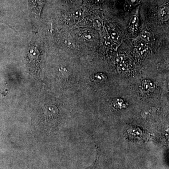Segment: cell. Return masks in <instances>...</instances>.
Masks as SVG:
<instances>
[{"mask_svg": "<svg viewBox=\"0 0 169 169\" xmlns=\"http://www.w3.org/2000/svg\"><path fill=\"white\" fill-rule=\"evenodd\" d=\"M27 55L28 63L31 69L37 71L40 63V49L36 46L30 45Z\"/></svg>", "mask_w": 169, "mask_h": 169, "instance_id": "cell-1", "label": "cell"}, {"mask_svg": "<svg viewBox=\"0 0 169 169\" xmlns=\"http://www.w3.org/2000/svg\"><path fill=\"white\" fill-rule=\"evenodd\" d=\"M45 1L46 0H29L31 10L38 17L41 15Z\"/></svg>", "mask_w": 169, "mask_h": 169, "instance_id": "cell-2", "label": "cell"}, {"mask_svg": "<svg viewBox=\"0 0 169 169\" xmlns=\"http://www.w3.org/2000/svg\"><path fill=\"white\" fill-rule=\"evenodd\" d=\"M139 22L138 10H137L136 13L132 15L130 20L129 29L132 33H134L138 30Z\"/></svg>", "mask_w": 169, "mask_h": 169, "instance_id": "cell-3", "label": "cell"}, {"mask_svg": "<svg viewBox=\"0 0 169 169\" xmlns=\"http://www.w3.org/2000/svg\"><path fill=\"white\" fill-rule=\"evenodd\" d=\"M140 2V0H126L124 5L125 10H129L137 6Z\"/></svg>", "mask_w": 169, "mask_h": 169, "instance_id": "cell-4", "label": "cell"}, {"mask_svg": "<svg viewBox=\"0 0 169 169\" xmlns=\"http://www.w3.org/2000/svg\"><path fill=\"white\" fill-rule=\"evenodd\" d=\"M160 17L163 21H167L169 18V8L164 7L160 10Z\"/></svg>", "mask_w": 169, "mask_h": 169, "instance_id": "cell-5", "label": "cell"}, {"mask_svg": "<svg viewBox=\"0 0 169 169\" xmlns=\"http://www.w3.org/2000/svg\"><path fill=\"white\" fill-rule=\"evenodd\" d=\"M140 37L143 41L147 42L151 41L152 40V35L150 34L149 32L147 31H144L141 33Z\"/></svg>", "mask_w": 169, "mask_h": 169, "instance_id": "cell-6", "label": "cell"}, {"mask_svg": "<svg viewBox=\"0 0 169 169\" xmlns=\"http://www.w3.org/2000/svg\"><path fill=\"white\" fill-rule=\"evenodd\" d=\"M114 106L116 108H122L125 107V104H124V101L121 99H116L113 101Z\"/></svg>", "mask_w": 169, "mask_h": 169, "instance_id": "cell-7", "label": "cell"}, {"mask_svg": "<svg viewBox=\"0 0 169 169\" xmlns=\"http://www.w3.org/2000/svg\"><path fill=\"white\" fill-rule=\"evenodd\" d=\"M117 69L120 73H126L128 70V67L124 63H121L117 66Z\"/></svg>", "mask_w": 169, "mask_h": 169, "instance_id": "cell-8", "label": "cell"}, {"mask_svg": "<svg viewBox=\"0 0 169 169\" xmlns=\"http://www.w3.org/2000/svg\"><path fill=\"white\" fill-rule=\"evenodd\" d=\"M103 23L100 18H96L93 22V26L97 30H99L102 27Z\"/></svg>", "mask_w": 169, "mask_h": 169, "instance_id": "cell-9", "label": "cell"}, {"mask_svg": "<svg viewBox=\"0 0 169 169\" xmlns=\"http://www.w3.org/2000/svg\"><path fill=\"white\" fill-rule=\"evenodd\" d=\"M143 88L145 91H150L154 88L153 84L149 82H145L143 84Z\"/></svg>", "mask_w": 169, "mask_h": 169, "instance_id": "cell-10", "label": "cell"}, {"mask_svg": "<svg viewBox=\"0 0 169 169\" xmlns=\"http://www.w3.org/2000/svg\"><path fill=\"white\" fill-rule=\"evenodd\" d=\"M105 45L108 48L116 49L115 43H114L112 40L109 39H107L105 40Z\"/></svg>", "mask_w": 169, "mask_h": 169, "instance_id": "cell-11", "label": "cell"}, {"mask_svg": "<svg viewBox=\"0 0 169 169\" xmlns=\"http://www.w3.org/2000/svg\"><path fill=\"white\" fill-rule=\"evenodd\" d=\"M106 77L103 74L98 73L97 74L95 75V79L98 81H103L104 80H105Z\"/></svg>", "mask_w": 169, "mask_h": 169, "instance_id": "cell-12", "label": "cell"}, {"mask_svg": "<svg viewBox=\"0 0 169 169\" xmlns=\"http://www.w3.org/2000/svg\"><path fill=\"white\" fill-rule=\"evenodd\" d=\"M111 36L112 40L114 41H117L119 39V35L117 32L115 31H112L111 33Z\"/></svg>", "mask_w": 169, "mask_h": 169, "instance_id": "cell-13", "label": "cell"}, {"mask_svg": "<svg viewBox=\"0 0 169 169\" xmlns=\"http://www.w3.org/2000/svg\"><path fill=\"white\" fill-rule=\"evenodd\" d=\"M137 49L139 52L141 53V54H142V53H144L146 50L147 47L144 44H139Z\"/></svg>", "mask_w": 169, "mask_h": 169, "instance_id": "cell-14", "label": "cell"}, {"mask_svg": "<svg viewBox=\"0 0 169 169\" xmlns=\"http://www.w3.org/2000/svg\"><path fill=\"white\" fill-rule=\"evenodd\" d=\"M94 37L92 34L90 33H87L85 35H84V38L88 41H92V39H94Z\"/></svg>", "mask_w": 169, "mask_h": 169, "instance_id": "cell-15", "label": "cell"}, {"mask_svg": "<svg viewBox=\"0 0 169 169\" xmlns=\"http://www.w3.org/2000/svg\"><path fill=\"white\" fill-rule=\"evenodd\" d=\"M95 2L97 3H104L105 0H94Z\"/></svg>", "mask_w": 169, "mask_h": 169, "instance_id": "cell-16", "label": "cell"}]
</instances>
